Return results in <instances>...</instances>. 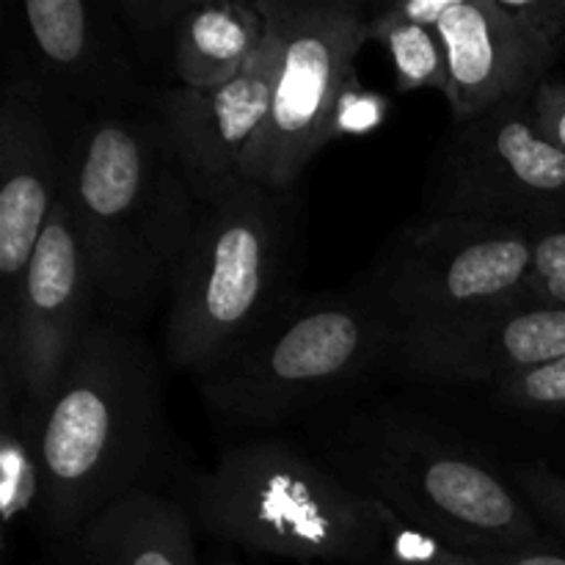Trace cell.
<instances>
[{
	"label": "cell",
	"mask_w": 565,
	"mask_h": 565,
	"mask_svg": "<svg viewBox=\"0 0 565 565\" xmlns=\"http://www.w3.org/2000/svg\"><path fill=\"white\" fill-rule=\"evenodd\" d=\"M390 320L359 296H290L224 364L202 375L210 412L232 425H274L392 356Z\"/></svg>",
	"instance_id": "obj_6"
},
{
	"label": "cell",
	"mask_w": 565,
	"mask_h": 565,
	"mask_svg": "<svg viewBox=\"0 0 565 565\" xmlns=\"http://www.w3.org/2000/svg\"><path fill=\"white\" fill-rule=\"evenodd\" d=\"M31 72L17 86L66 138L103 116L154 110L125 50L121 20L99 0H28Z\"/></svg>",
	"instance_id": "obj_10"
},
{
	"label": "cell",
	"mask_w": 565,
	"mask_h": 565,
	"mask_svg": "<svg viewBox=\"0 0 565 565\" xmlns=\"http://www.w3.org/2000/svg\"><path fill=\"white\" fill-rule=\"evenodd\" d=\"M533 226L516 221H414L373 268L367 298L395 334L434 331L530 303Z\"/></svg>",
	"instance_id": "obj_7"
},
{
	"label": "cell",
	"mask_w": 565,
	"mask_h": 565,
	"mask_svg": "<svg viewBox=\"0 0 565 565\" xmlns=\"http://www.w3.org/2000/svg\"><path fill=\"white\" fill-rule=\"evenodd\" d=\"M265 39L257 3H191L171 33V70L180 86L215 88L241 75Z\"/></svg>",
	"instance_id": "obj_17"
},
{
	"label": "cell",
	"mask_w": 565,
	"mask_h": 565,
	"mask_svg": "<svg viewBox=\"0 0 565 565\" xmlns=\"http://www.w3.org/2000/svg\"><path fill=\"white\" fill-rule=\"evenodd\" d=\"M0 430V516L11 533L17 519L39 513L42 502V414L31 403L3 392Z\"/></svg>",
	"instance_id": "obj_18"
},
{
	"label": "cell",
	"mask_w": 565,
	"mask_h": 565,
	"mask_svg": "<svg viewBox=\"0 0 565 565\" xmlns=\"http://www.w3.org/2000/svg\"><path fill=\"white\" fill-rule=\"evenodd\" d=\"M565 356V309L513 307L434 331L395 334L392 359L441 384H502Z\"/></svg>",
	"instance_id": "obj_15"
},
{
	"label": "cell",
	"mask_w": 565,
	"mask_h": 565,
	"mask_svg": "<svg viewBox=\"0 0 565 565\" xmlns=\"http://www.w3.org/2000/svg\"><path fill=\"white\" fill-rule=\"evenodd\" d=\"M97 296L92 259L61 193L28 265L14 318L0 329V392L42 412L97 323Z\"/></svg>",
	"instance_id": "obj_11"
},
{
	"label": "cell",
	"mask_w": 565,
	"mask_h": 565,
	"mask_svg": "<svg viewBox=\"0 0 565 565\" xmlns=\"http://www.w3.org/2000/svg\"><path fill=\"white\" fill-rule=\"evenodd\" d=\"M412 20L439 31L447 50V103L452 121L535 92L550 77L561 50L541 42L502 0H408L397 3Z\"/></svg>",
	"instance_id": "obj_13"
},
{
	"label": "cell",
	"mask_w": 565,
	"mask_h": 565,
	"mask_svg": "<svg viewBox=\"0 0 565 565\" xmlns=\"http://www.w3.org/2000/svg\"><path fill=\"white\" fill-rule=\"evenodd\" d=\"M276 70L279 42L265 25L263 44L241 75L215 88H171L158 103L199 210L243 185V160L268 119Z\"/></svg>",
	"instance_id": "obj_12"
},
{
	"label": "cell",
	"mask_w": 565,
	"mask_h": 565,
	"mask_svg": "<svg viewBox=\"0 0 565 565\" xmlns=\"http://www.w3.org/2000/svg\"><path fill=\"white\" fill-rule=\"evenodd\" d=\"M193 519L215 539L296 563L381 565L379 502L285 441L226 450L193 478Z\"/></svg>",
	"instance_id": "obj_3"
},
{
	"label": "cell",
	"mask_w": 565,
	"mask_h": 565,
	"mask_svg": "<svg viewBox=\"0 0 565 565\" xmlns=\"http://www.w3.org/2000/svg\"><path fill=\"white\" fill-rule=\"evenodd\" d=\"M475 565H565V552L561 546L544 541V544L522 546V550L500 552V555L475 557Z\"/></svg>",
	"instance_id": "obj_27"
},
{
	"label": "cell",
	"mask_w": 565,
	"mask_h": 565,
	"mask_svg": "<svg viewBox=\"0 0 565 565\" xmlns=\"http://www.w3.org/2000/svg\"><path fill=\"white\" fill-rule=\"evenodd\" d=\"M279 42L268 119L243 160V182L290 193L309 160L337 138V110L359 81L356 55L370 39L353 0H254Z\"/></svg>",
	"instance_id": "obj_8"
},
{
	"label": "cell",
	"mask_w": 565,
	"mask_h": 565,
	"mask_svg": "<svg viewBox=\"0 0 565 565\" xmlns=\"http://www.w3.org/2000/svg\"><path fill=\"white\" fill-rule=\"evenodd\" d=\"M39 522L61 541L110 502L141 489L160 441L152 353L116 320H97L42 408Z\"/></svg>",
	"instance_id": "obj_2"
},
{
	"label": "cell",
	"mask_w": 565,
	"mask_h": 565,
	"mask_svg": "<svg viewBox=\"0 0 565 565\" xmlns=\"http://www.w3.org/2000/svg\"><path fill=\"white\" fill-rule=\"evenodd\" d=\"M334 472L463 555H500L550 541L522 494L489 463L417 425H359L337 447Z\"/></svg>",
	"instance_id": "obj_5"
},
{
	"label": "cell",
	"mask_w": 565,
	"mask_h": 565,
	"mask_svg": "<svg viewBox=\"0 0 565 565\" xmlns=\"http://www.w3.org/2000/svg\"><path fill=\"white\" fill-rule=\"evenodd\" d=\"M370 36H375L386 47L397 86L403 92L436 88L447 94V83H450L447 50L434 25L412 20L395 3L370 20Z\"/></svg>",
	"instance_id": "obj_19"
},
{
	"label": "cell",
	"mask_w": 565,
	"mask_h": 565,
	"mask_svg": "<svg viewBox=\"0 0 565 565\" xmlns=\"http://www.w3.org/2000/svg\"><path fill=\"white\" fill-rule=\"evenodd\" d=\"M193 0H119L114 3L121 25L132 31V36L152 42V39L169 36L174 33L177 22L182 20Z\"/></svg>",
	"instance_id": "obj_23"
},
{
	"label": "cell",
	"mask_w": 565,
	"mask_h": 565,
	"mask_svg": "<svg viewBox=\"0 0 565 565\" xmlns=\"http://www.w3.org/2000/svg\"><path fill=\"white\" fill-rule=\"evenodd\" d=\"M516 20H522L541 42L561 50L565 42V0H502Z\"/></svg>",
	"instance_id": "obj_24"
},
{
	"label": "cell",
	"mask_w": 565,
	"mask_h": 565,
	"mask_svg": "<svg viewBox=\"0 0 565 565\" xmlns=\"http://www.w3.org/2000/svg\"><path fill=\"white\" fill-rule=\"evenodd\" d=\"M502 406L524 408V412L565 414V356L557 362L535 367L494 386Z\"/></svg>",
	"instance_id": "obj_21"
},
{
	"label": "cell",
	"mask_w": 565,
	"mask_h": 565,
	"mask_svg": "<svg viewBox=\"0 0 565 565\" xmlns=\"http://www.w3.org/2000/svg\"><path fill=\"white\" fill-rule=\"evenodd\" d=\"M516 489L544 527L565 541V475L544 461L516 469Z\"/></svg>",
	"instance_id": "obj_22"
},
{
	"label": "cell",
	"mask_w": 565,
	"mask_h": 565,
	"mask_svg": "<svg viewBox=\"0 0 565 565\" xmlns=\"http://www.w3.org/2000/svg\"><path fill=\"white\" fill-rule=\"evenodd\" d=\"M472 565H475V557H472Z\"/></svg>",
	"instance_id": "obj_29"
},
{
	"label": "cell",
	"mask_w": 565,
	"mask_h": 565,
	"mask_svg": "<svg viewBox=\"0 0 565 565\" xmlns=\"http://www.w3.org/2000/svg\"><path fill=\"white\" fill-rule=\"evenodd\" d=\"M61 565H196L185 508L149 489L121 500L61 539Z\"/></svg>",
	"instance_id": "obj_16"
},
{
	"label": "cell",
	"mask_w": 565,
	"mask_h": 565,
	"mask_svg": "<svg viewBox=\"0 0 565 565\" xmlns=\"http://www.w3.org/2000/svg\"><path fill=\"white\" fill-rule=\"evenodd\" d=\"M64 136L17 83L0 99V329L64 191Z\"/></svg>",
	"instance_id": "obj_14"
},
{
	"label": "cell",
	"mask_w": 565,
	"mask_h": 565,
	"mask_svg": "<svg viewBox=\"0 0 565 565\" xmlns=\"http://www.w3.org/2000/svg\"><path fill=\"white\" fill-rule=\"evenodd\" d=\"M221 565H235V563H221Z\"/></svg>",
	"instance_id": "obj_28"
},
{
	"label": "cell",
	"mask_w": 565,
	"mask_h": 565,
	"mask_svg": "<svg viewBox=\"0 0 565 565\" xmlns=\"http://www.w3.org/2000/svg\"><path fill=\"white\" fill-rule=\"evenodd\" d=\"M292 252L287 193L243 182L199 210L169 292L166 351L202 379L281 303Z\"/></svg>",
	"instance_id": "obj_4"
},
{
	"label": "cell",
	"mask_w": 565,
	"mask_h": 565,
	"mask_svg": "<svg viewBox=\"0 0 565 565\" xmlns=\"http://www.w3.org/2000/svg\"><path fill=\"white\" fill-rule=\"evenodd\" d=\"M530 303L565 309V224L533 226Z\"/></svg>",
	"instance_id": "obj_20"
},
{
	"label": "cell",
	"mask_w": 565,
	"mask_h": 565,
	"mask_svg": "<svg viewBox=\"0 0 565 565\" xmlns=\"http://www.w3.org/2000/svg\"><path fill=\"white\" fill-rule=\"evenodd\" d=\"M384 99L373 97L362 88V83H353L351 88L342 97L340 110H337V136H345V132H364L370 127H375L384 116Z\"/></svg>",
	"instance_id": "obj_26"
},
{
	"label": "cell",
	"mask_w": 565,
	"mask_h": 565,
	"mask_svg": "<svg viewBox=\"0 0 565 565\" xmlns=\"http://www.w3.org/2000/svg\"><path fill=\"white\" fill-rule=\"evenodd\" d=\"M64 199L99 298L136 320L163 292L199 218V202L158 108L103 116L64 141Z\"/></svg>",
	"instance_id": "obj_1"
},
{
	"label": "cell",
	"mask_w": 565,
	"mask_h": 565,
	"mask_svg": "<svg viewBox=\"0 0 565 565\" xmlns=\"http://www.w3.org/2000/svg\"><path fill=\"white\" fill-rule=\"evenodd\" d=\"M428 210L434 218L565 224V152L541 136L533 92L452 121L430 169Z\"/></svg>",
	"instance_id": "obj_9"
},
{
	"label": "cell",
	"mask_w": 565,
	"mask_h": 565,
	"mask_svg": "<svg viewBox=\"0 0 565 565\" xmlns=\"http://www.w3.org/2000/svg\"><path fill=\"white\" fill-rule=\"evenodd\" d=\"M533 114L541 136L565 152V81L546 77L535 86Z\"/></svg>",
	"instance_id": "obj_25"
}]
</instances>
